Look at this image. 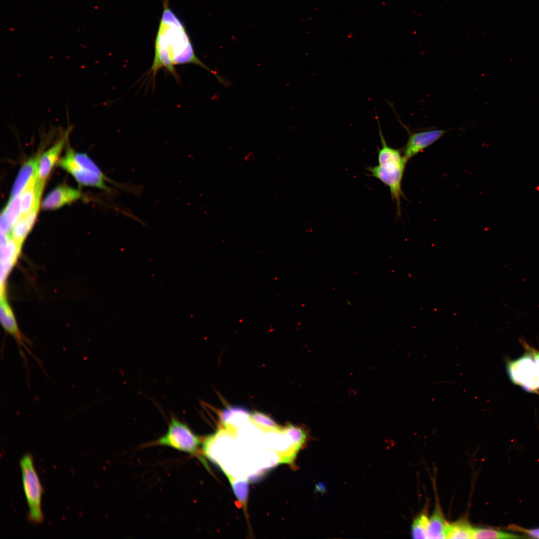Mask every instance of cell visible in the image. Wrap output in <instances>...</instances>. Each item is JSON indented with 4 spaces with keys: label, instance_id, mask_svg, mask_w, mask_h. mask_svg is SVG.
Here are the masks:
<instances>
[{
    "label": "cell",
    "instance_id": "cell-18",
    "mask_svg": "<svg viewBox=\"0 0 539 539\" xmlns=\"http://www.w3.org/2000/svg\"><path fill=\"white\" fill-rule=\"evenodd\" d=\"M474 528L466 519L449 524L447 539H473Z\"/></svg>",
    "mask_w": 539,
    "mask_h": 539
},
{
    "label": "cell",
    "instance_id": "cell-22",
    "mask_svg": "<svg viewBox=\"0 0 539 539\" xmlns=\"http://www.w3.org/2000/svg\"><path fill=\"white\" fill-rule=\"evenodd\" d=\"M429 518L427 512H423L413 521L411 535L414 539H427Z\"/></svg>",
    "mask_w": 539,
    "mask_h": 539
},
{
    "label": "cell",
    "instance_id": "cell-10",
    "mask_svg": "<svg viewBox=\"0 0 539 539\" xmlns=\"http://www.w3.org/2000/svg\"><path fill=\"white\" fill-rule=\"evenodd\" d=\"M81 197L79 191L66 185H60L51 191L41 203L43 210H54L70 204Z\"/></svg>",
    "mask_w": 539,
    "mask_h": 539
},
{
    "label": "cell",
    "instance_id": "cell-15",
    "mask_svg": "<svg viewBox=\"0 0 539 539\" xmlns=\"http://www.w3.org/2000/svg\"><path fill=\"white\" fill-rule=\"evenodd\" d=\"M250 412L247 408L241 406H230L221 412L220 420L223 426L227 429H234V426L239 425V422H245L250 419Z\"/></svg>",
    "mask_w": 539,
    "mask_h": 539
},
{
    "label": "cell",
    "instance_id": "cell-2",
    "mask_svg": "<svg viewBox=\"0 0 539 539\" xmlns=\"http://www.w3.org/2000/svg\"><path fill=\"white\" fill-rule=\"evenodd\" d=\"M381 147L378 149V165L368 166L369 175L373 177L387 186L392 200L395 203L396 216H401V198L404 197L402 190V181L408 160L404 156L402 149H397L386 143L379 127Z\"/></svg>",
    "mask_w": 539,
    "mask_h": 539
},
{
    "label": "cell",
    "instance_id": "cell-6",
    "mask_svg": "<svg viewBox=\"0 0 539 539\" xmlns=\"http://www.w3.org/2000/svg\"><path fill=\"white\" fill-rule=\"evenodd\" d=\"M0 320L1 324L4 330L15 340L19 351L20 356L23 359L26 371H28V363L22 348H24L42 368V364L39 360L34 355L32 352L27 347V344H30L28 340L21 332L14 316L12 309L7 301L4 286H1L0 296Z\"/></svg>",
    "mask_w": 539,
    "mask_h": 539
},
{
    "label": "cell",
    "instance_id": "cell-21",
    "mask_svg": "<svg viewBox=\"0 0 539 539\" xmlns=\"http://www.w3.org/2000/svg\"><path fill=\"white\" fill-rule=\"evenodd\" d=\"M8 223L13 226L21 216L20 196L10 198L1 214Z\"/></svg>",
    "mask_w": 539,
    "mask_h": 539
},
{
    "label": "cell",
    "instance_id": "cell-23",
    "mask_svg": "<svg viewBox=\"0 0 539 539\" xmlns=\"http://www.w3.org/2000/svg\"><path fill=\"white\" fill-rule=\"evenodd\" d=\"M73 157L76 163L83 169L99 176L106 177L96 164L85 154L75 153L73 151Z\"/></svg>",
    "mask_w": 539,
    "mask_h": 539
},
{
    "label": "cell",
    "instance_id": "cell-9",
    "mask_svg": "<svg viewBox=\"0 0 539 539\" xmlns=\"http://www.w3.org/2000/svg\"><path fill=\"white\" fill-rule=\"evenodd\" d=\"M65 142L66 137L64 136L40 155L36 181L37 187L44 188L45 182L62 151Z\"/></svg>",
    "mask_w": 539,
    "mask_h": 539
},
{
    "label": "cell",
    "instance_id": "cell-19",
    "mask_svg": "<svg viewBox=\"0 0 539 539\" xmlns=\"http://www.w3.org/2000/svg\"><path fill=\"white\" fill-rule=\"evenodd\" d=\"M250 419L258 427L265 431H280L279 425L267 414L255 411L250 413Z\"/></svg>",
    "mask_w": 539,
    "mask_h": 539
},
{
    "label": "cell",
    "instance_id": "cell-4",
    "mask_svg": "<svg viewBox=\"0 0 539 539\" xmlns=\"http://www.w3.org/2000/svg\"><path fill=\"white\" fill-rule=\"evenodd\" d=\"M200 438L185 423L172 417L166 433L151 445L167 446L191 455H199Z\"/></svg>",
    "mask_w": 539,
    "mask_h": 539
},
{
    "label": "cell",
    "instance_id": "cell-25",
    "mask_svg": "<svg viewBox=\"0 0 539 539\" xmlns=\"http://www.w3.org/2000/svg\"><path fill=\"white\" fill-rule=\"evenodd\" d=\"M509 528L511 530L525 533L532 538L539 539V528L526 529L515 525H510Z\"/></svg>",
    "mask_w": 539,
    "mask_h": 539
},
{
    "label": "cell",
    "instance_id": "cell-16",
    "mask_svg": "<svg viewBox=\"0 0 539 539\" xmlns=\"http://www.w3.org/2000/svg\"><path fill=\"white\" fill-rule=\"evenodd\" d=\"M36 179L37 174L32 177L25 188L19 195L21 216L27 214L34 208L37 199L38 198L36 197L35 188Z\"/></svg>",
    "mask_w": 539,
    "mask_h": 539
},
{
    "label": "cell",
    "instance_id": "cell-3",
    "mask_svg": "<svg viewBox=\"0 0 539 539\" xmlns=\"http://www.w3.org/2000/svg\"><path fill=\"white\" fill-rule=\"evenodd\" d=\"M33 463L29 454L20 460L23 488L29 508L28 518L32 523L39 524L43 519L41 506L42 488Z\"/></svg>",
    "mask_w": 539,
    "mask_h": 539
},
{
    "label": "cell",
    "instance_id": "cell-20",
    "mask_svg": "<svg viewBox=\"0 0 539 539\" xmlns=\"http://www.w3.org/2000/svg\"><path fill=\"white\" fill-rule=\"evenodd\" d=\"M524 537L514 534L490 528H474L473 539H521Z\"/></svg>",
    "mask_w": 539,
    "mask_h": 539
},
{
    "label": "cell",
    "instance_id": "cell-12",
    "mask_svg": "<svg viewBox=\"0 0 539 539\" xmlns=\"http://www.w3.org/2000/svg\"><path fill=\"white\" fill-rule=\"evenodd\" d=\"M40 155L31 158L21 166L12 186L10 198L19 195L32 177L37 174Z\"/></svg>",
    "mask_w": 539,
    "mask_h": 539
},
{
    "label": "cell",
    "instance_id": "cell-8",
    "mask_svg": "<svg viewBox=\"0 0 539 539\" xmlns=\"http://www.w3.org/2000/svg\"><path fill=\"white\" fill-rule=\"evenodd\" d=\"M404 127L408 132V138L402 151L408 161L440 139L447 132L442 129H432L412 132Z\"/></svg>",
    "mask_w": 539,
    "mask_h": 539
},
{
    "label": "cell",
    "instance_id": "cell-7",
    "mask_svg": "<svg viewBox=\"0 0 539 539\" xmlns=\"http://www.w3.org/2000/svg\"><path fill=\"white\" fill-rule=\"evenodd\" d=\"M58 165L69 173L79 184L96 187L109 193H112L105 181L111 183L113 181L106 177L90 172L79 166L73 159L72 150H68L65 156L59 161Z\"/></svg>",
    "mask_w": 539,
    "mask_h": 539
},
{
    "label": "cell",
    "instance_id": "cell-13",
    "mask_svg": "<svg viewBox=\"0 0 539 539\" xmlns=\"http://www.w3.org/2000/svg\"><path fill=\"white\" fill-rule=\"evenodd\" d=\"M39 202L40 199H37L34 208L27 214L21 216L13 226L10 237L21 246L34 223Z\"/></svg>",
    "mask_w": 539,
    "mask_h": 539
},
{
    "label": "cell",
    "instance_id": "cell-24",
    "mask_svg": "<svg viewBox=\"0 0 539 539\" xmlns=\"http://www.w3.org/2000/svg\"><path fill=\"white\" fill-rule=\"evenodd\" d=\"M519 341L526 353L531 355L539 365V350L531 346L523 338H520Z\"/></svg>",
    "mask_w": 539,
    "mask_h": 539
},
{
    "label": "cell",
    "instance_id": "cell-1",
    "mask_svg": "<svg viewBox=\"0 0 539 539\" xmlns=\"http://www.w3.org/2000/svg\"><path fill=\"white\" fill-rule=\"evenodd\" d=\"M185 64L202 67L214 74L221 84L228 86L226 80L198 57L184 24L170 8L169 0H163V9L156 35L154 58L149 76L154 81L158 71L165 69L179 80L175 66Z\"/></svg>",
    "mask_w": 539,
    "mask_h": 539
},
{
    "label": "cell",
    "instance_id": "cell-14",
    "mask_svg": "<svg viewBox=\"0 0 539 539\" xmlns=\"http://www.w3.org/2000/svg\"><path fill=\"white\" fill-rule=\"evenodd\" d=\"M449 524L445 520L439 505L437 504L429 518L427 539H447Z\"/></svg>",
    "mask_w": 539,
    "mask_h": 539
},
{
    "label": "cell",
    "instance_id": "cell-11",
    "mask_svg": "<svg viewBox=\"0 0 539 539\" xmlns=\"http://www.w3.org/2000/svg\"><path fill=\"white\" fill-rule=\"evenodd\" d=\"M0 239L1 285H4L8 273L19 255L21 246L10 237L2 233Z\"/></svg>",
    "mask_w": 539,
    "mask_h": 539
},
{
    "label": "cell",
    "instance_id": "cell-17",
    "mask_svg": "<svg viewBox=\"0 0 539 539\" xmlns=\"http://www.w3.org/2000/svg\"><path fill=\"white\" fill-rule=\"evenodd\" d=\"M228 477L236 498L242 505L245 515L247 517V500L248 497V481L245 478H235L229 474H225Z\"/></svg>",
    "mask_w": 539,
    "mask_h": 539
},
{
    "label": "cell",
    "instance_id": "cell-5",
    "mask_svg": "<svg viewBox=\"0 0 539 539\" xmlns=\"http://www.w3.org/2000/svg\"><path fill=\"white\" fill-rule=\"evenodd\" d=\"M507 368L513 383L527 391L539 392V365L529 354L509 361Z\"/></svg>",
    "mask_w": 539,
    "mask_h": 539
}]
</instances>
